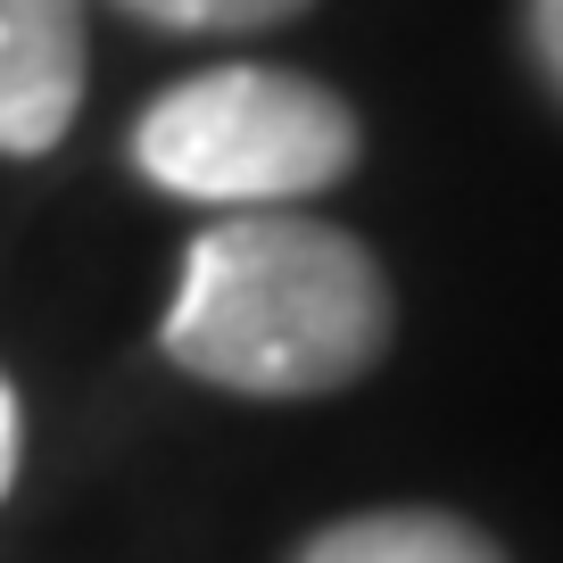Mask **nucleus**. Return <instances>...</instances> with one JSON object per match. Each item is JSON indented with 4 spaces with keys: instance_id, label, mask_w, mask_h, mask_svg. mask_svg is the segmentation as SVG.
I'll use <instances>...</instances> for the list:
<instances>
[{
    "instance_id": "nucleus-1",
    "label": "nucleus",
    "mask_w": 563,
    "mask_h": 563,
    "mask_svg": "<svg viewBox=\"0 0 563 563\" xmlns=\"http://www.w3.org/2000/svg\"><path fill=\"white\" fill-rule=\"evenodd\" d=\"M389 349V282L299 208L224 216L191 241L166 356L241 398H323Z\"/></svg>"
},
{
    "instance_id": "nucleus-2",
    "label": "nucleus",
    "mask_w": 563,
    "mask_h": 563,
    "mask_svg": "<svg viewBox=\"0 0 563 563\" xmlns=\"http://www.w3.org/2000/svg\"><path fill=\"white\" fill-rule=\"evenodd\" d=\"M133 166L175 199L224 216L299 208L307 191L356 166V117L307 75L282 67H208L141 108Z\"/></svg>"
},
{
    "instance_id": "nucleus-3",
    "label": "nucleus",
    "mask_w": 563,
    "mask_h": 563,
    "mask_svg": "<svg viewBox=\"0 0 563 563\" xmlns=\"http://www.w3.org/2000/svg\"><path fill=\"white\" fill-rule=\"evenodd\" d=\"M84 100V0H0V150H58Z\"/></svg>"
},
{
    "instance_id": "nucleus-4",
    "label": "nucleus",
    "mask_w": 563,
    "mask_h": 563,
    "mask_svg": "<svg viewBox=\"0 0 563 563\" xmlns=\"http://www.w3.org/2000/svg\"><path fill=\"white\" fill-rule=\"evenodd\" d=\"M299 563H506L456 514H356L332 522Z\"/></svg>"
},
{
    "instance_id": "nucleus-5",
    "label": "nucleus",
    "mask_w": 563,
    "mask_h": 563,
    "mask_svg": "<svg viewBox=\"0 0 563 563\" xmlns=\"http://www.w3.org/2000/svg\"><path fill=\"white\" fill-rule=\"evenodd\" d=\"M124 9L150 25H175V34H249V25L299 18L307 0H124Z\"/></svg>"
},
{
    "instance_id": "nucleus-6",
    "label": "nucleus",
    "mask_w": 563,
    "mask_h": 563,
    "mask_svg": "<svg viewBox=\"0 0 563 563\" xmlns=\"http://www.w3.org/2000/svg\"><path fill=\"white\" fill-rule=\"evenodd\" d=\"M530 34H539V58H547V75L563 84V0H530Z\"/></svg>"
},
{
    "instance_id": "nucleus-7",
    "label": "nucleus",
    "mask_w": 563,
    "mask_h": 563,
    "mask_svg": "<svg viewBox=\"0 0 563 563\" xmlns=\"http://www.w3.org/2000/svg\"><path fill=\"white\" fill-rule=\"evenodd\" d=\"M9 481H18V389L0 382V497H9Z\"/></svg>"
}]
</instances>
